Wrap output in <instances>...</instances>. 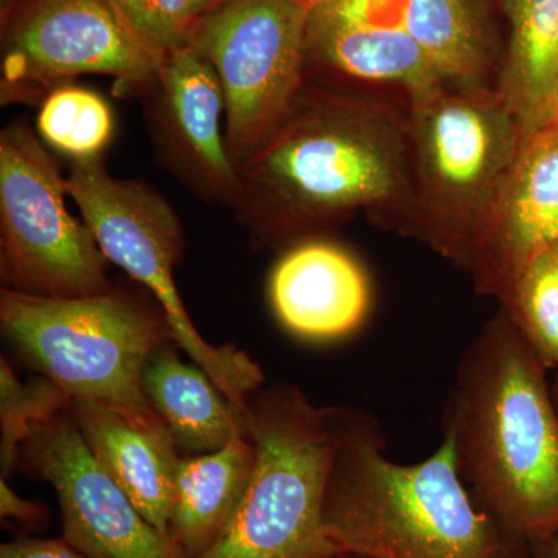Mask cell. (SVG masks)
<instances>
[{"instance_id": "6da1fadb", "label": "cell", "mask_w": 558, "mask_h": 558, "mask_svg": "<svg viewBox=\"0 0 558 558\" xmlns=\"http://www.w3.org/2000/svg\"><path fill=\"white\" fill-rule=\"evenodd\" d=\"M409 101L306 81L238 170L233 211L252 247L282 253L365 211L402 236L410 211Z\"/></svg>"}, {"instance_id": "7a4b0ae2", "label": "cell", "mask_w": 558, "mask_h": 558, "mask_svg": "<svg viewBox=\"0 0 558 558\" xmlns=\"http://www.w3.org/2000/svg\"><path fill=\"white\" fill-rule=\"evenodd\" d=\"M546 373L499 310L465 349L442 416L470 494L526 545L558 534V410Z\"/></svg>"}, {"instance_id": "3957f363", "label": "cell", "mask_w": 558, "mask_h": 558, "mask_svg": "<svg viewBox=\"0 0 558 558\" xmlns=\"http://www.w3.org/2000/svg\"><path fill=\"white\" fill-rule=\"evenodd\" d=\"M336 453L323 524L340 554L359 558H527L529 545L480 508L444 436L424 461L385 453L379 422L332 407Z\"/></svg>"}, {"instance_id": "277c9868", "label": "cell", "mask_w": 558, "mask_h": 558, "mask_svg": "<svg viewBox=\"0 0 558 558\" xmlns=\"http://www.w3.org/2000/svg\"><path fill=\"white\" fill-rule=\"evenodd\" d=\"M410 211L402 236L468 266L523 131L492 86L442 83L409 98Z\"/></svg>"}, {"instance_id": "5b68a950", "label": "cell", "mask_w": 558, "mask_h": 558, "mask_svg": "<svg viewBox=\"0 0 558 558\" xmlns=\"http://www.w3.org/2000/svg\"><path fill=\"white\" fill-rule=\"evenodd\" d=\"M0 329L27 365L72 400L102 403L145 424L163 422L143 391L150 354L174 341L156 300L117 288L81 299L2 288Z\"/></svg>"}, {"instance_id": "8992f818", "label": "cell", "mask_w": 558, "mask_h": 558, "mask_svg": "<svg viewBox=\"0 0 558 558\" xmlns=\"http://www.w3.org/2000/svg\"><path fill=\"white\" fill-rule=\"evenodd\" d=\"M255 469L233 519L197 558H336L323 524L336 453L332 410L299 387L264 385L245 402Z\"/></svg>"}, {"instance_id": "52a82bcc", "label": "cell", "mask_w": 558, "mask_h": 558, "mask_svg": "<svg viewBox=\"0 0 558 558\" xmlns=\"http://www.w3.org/2000/svg\"><path fill=\"white\" fill-rule=\"evenodd\" d=\"M68 194L109 263L126 271L159 303L180 351L231 402L244 405L250 395L266 385V376L245 349L209 343L190 318L174 279L185 234L170 202L142 180L112 178L102 157L70 161Z\"/></svg>"}, {"instance_id": "ba28073f", "label": "cell", "mask_w": 558, "mask_h": 558, "mask_svg": "<svg viewBox=\"0 0 558 558\" xmlns=\"http://www.w3.org/2000/svg\"><path fill=\"white\" fill-rule=\"evenodd\" d=\"M68 179L27 120L0 132L2 288L46 299L112 289L109 259L86 222L65 207Z\"/></svg>"}, {"instance_id": "9c48e42d", "label": "cell", "mask_w": 558, "mask_h": 558, "mask_svg": "<svg viewBox=\"0 0 558 558\" xmlns=\"http://www.w3.org/2000/svg\"><path fill=\"white\" fill-rule=\"evenodd\" d=\"M310 11L300 0H229L197 24L190 47L218 73L227 149L238 170L306 83Z\"/></svg>"}, {"instance_id": "30bf717a", "label": "cell", "mask_w": 558, "mask_h": 558, "mask_svg": "<svg viewBox=\"0 0 558 558\" xmlns=\"http://www.w3.org/2000/svg\"><path fill=\"white\" fill-rule=\"evenodd\" d=\"M165 58L124 22L112 0H16L2 13V105H40L80 75H108L142 94Z\"/></svg>"}, {"instance_id": "8fae6325", "label": "cell", "mask_w": 558, "mask_h": 558, "mask_svg": "<svg viewBox=\"0 0 558 558\" xmlns=\"http://www.w3.org/2000/svg\"><path fill=\"white\" fill-rule=\"evenodd\" d=\"M21 462L60 499L62 538L89 558H186L135 508L84 442L72 414L39 422Z\"/></svg>"}, {"instance_id": "7c38bea8", "label": "cell", "mask_w": 558, "mask_h": 558, "mask_svg": "<svg viewBox=\"0 0 558 558\" xmlns=\"http://www.w3.org/2000/svg\"><path fill=\"white\" fill-rule=\"evenodd\" d=\"M140 95L165 168L202 201L233 209L240 172L222 134L226 100L213 65L190 46L171 51Z\"/></svg>"}, {"instance_id": "4fadbf2b", "label": "cell", "mask_w": 558, "mask_h": 558, "mask_svg": "<svg viewBox=\"0 0 558 558\" xmlns=\"http://www.w3.org/2000/svg\"><path fill=\"white\" fill-rule=\"evenodd\" d=\"M377 0H325L306 28V81L409 98L442 83L398 20H380Z\"/></svg>"}, {"instance_id": "5bb4252c", "label": "cell", "mask_w": 558, "mask_h": 558, "mask_svg": "<svg viewBox=\"0 0 558 558\" xmlns=\"http://www.w3.org/2000/svg\"><path fill=\"white\" fill-rule=\"evenodd\" d=\"M556 247L558 117L523 138L464 271L480 295L499 301L535 256Z\"/></svg>"}, {"instance_id": "9a60e30c", "label": "cell", "mask_w": 558, "mask_h": 558, "mask_svg": "<svg viewBox=\"0 0 558 558\" xmlns=\"http://www.w3.org/2000/svg\"><path fill=\"white\" fill-rule=\"evenodd\" d=\"M267 292L282 329L310 343H330L357 332L373 301L365 267L328 238L284 250L271 269Z\"/></svg>"}, {"instance_id": "2e32d148", "label": "cell", "mask_w": 558, "mask_h": 558, "mask_svg": "<svg viewBox=\"0 0 558 558\" xmlns=\"http://www.w3.org/2000/svg\"><path fill=\"white\" fill-rule=\"evenodd\" d=\"M70 414L110 478L153 526L170 535L175 470L182 454L167 425L145 424L90 400H73Z\"/></svg>"}, {"instance_id": "e0dca14e", "label": "cell", "mask_w": 558, "mask_h": 558, "mask_svg": "<svg viewBox=\"0 0 558 558\" xmlns=\"http://www.w3.org/2000/svg\"><path fill=\"white\" fill-rule=\"evenodd\" d=\"M179 347L163 344L143 369V391L170 429L183 457L223 449L248 436L245 405L231 402L196 363L180 357Z\"/></svg>"}, {"instance_id": "ac0fdd59", "label": "cell", "mask_w": 558, "mask_h": 558, "mask_svg": "<svg viewBox=\"0 0 558 558\" xmlns=\"http://www.w3.org/2000/svg\"><path fill=\"white\" fill-rule=\"evenodd\" d=\"M502 57L495 89L523 138L558 117V0H498Z\"/></svg>"}, {"instance_id": "d6986e66", "label": "cell", "mask_w": 558, "mask_h": 558, "mask_svg": "<svg viewBox=\"0 0 558 558\" xmlns=\"http://www.w3.org/2000/svg\"><path fill=\"white\" fill-rule=\"evenodd\" d=\"M398 17L446 83L495 87L502 57L498 0H402Z\"/></svg>"}, {"instance_id": "ffe728a7", "label": "cell", "mask_w": 558, "mask_h": 558, "mask_svg": "<svg viewBox=\"0 0 558 558\" xmlns=\"http://www.w3.org/2000/svg\"><path fill=\"white\" fill-rule=\"evenodd\" d=\"M255 462L250 435L211 453L180 457L168 534L183 556L201 557L218 542L244 497Z\"/></svg>"}, {"instance_id": "44dd1931", "label": "cell", "mask_w": 558, "mask_h": 558, "mask_svg": "<svg viewBox=\"0 0 558 558\" xmlns=\"http://www.w3.org/2000/svg\"><path fill=\"white\" fill-rule=\"evenodd\" d=\"M36 130L49 148L70 161L102 157L113 137L112 108L97 92L68 83L50 92L38 113Z\"/></svg>"}, {"instance_id": "7402d4cb", "label": "cell", "mask_w": 558, "mask_h": 558, "mask_svg": "<svg viewBox=\"0 0 558 558\" xmlns=\"http://www.w3.org/2000/svg\"><path fill=\"white\" fill-rule=\"evenodd\" d=\"M499 303L539 363L558 371V247L535 256Z\"/></svg>"}, {"instance_id": "603a6c76", "label": "cell", "mask_w": 558, "mask_h": 558, "mask_svg": "<svg viewBox=\"0 0 558 558\" xmlns=\"http://www.w3.org/2000/svg\"><path fill=\"white\" fill-rule=\"evenodd\" d=\"M72 398L46 376L21 380L5 357L0 359V470L9 478L21 462V451L39 422L65 413Z\"/></svg>"}, {"instance_id": "cb8c5ba5", "label": "cell", "mask_w": 558, "mask_h": 558, "mask_svg": "<svg viewBox=\"0 0 558 558\" xmlns=\"http://www.w3.org/2000/svg\"><path fill=\"white\" fill-rule=\"evenodd\" d=\"M121 17L150 50L167 58L189 47L199 24L191 0H112Z\"/></svg>"}, {"instance_id": "d4e9b609", "label": "cell", "mask_w": 558, "mask_h": 558, "mask_svg": "<svg viewBox=\"0 0 558 558\" xmlns=\"http://www.w3.org/2000/svg\"><path fill=\"white\" fill-rule=\"evenodd\" d=\"M0 558H89L64 538H20L0 546Z\"/></svg>"}, {"instance_id": "484cf974", "label": "cell", "mask_w": 558, "mask_h": 558, "mask_svg": "<svg viewBox=\"0 0 558 558\" xmlns=\"http://www.w3.org/2000/svg\"><path fill=\"white\" fill-rule=\"evenodd\" d=\"M0 515L2 519H13L27 526H43L49 521V510L46 506L20 497L5 478L0 480Z\"/></svg>"}, {"instance_id": "4316f807", "label": "cell", "mask_w": 558, "mask_h": 558, "mask_svg": "<svg viewBox=\"0 0 558 558\" xmlns=\"http://www.w3.org/2000/svg\"><path fill=\"white\" fill-rule=\"evenodd\" d=\"M527 558H558V534L529 545Z\"/></svg>"}, {"instance_id": "83f0119b", "label": "cell", "mask_w": 558, "mask_h": 558, "mask_svg": "<svg viewBox=\"0 0 558 558\" xmlns=\"http://www.w3.org/2000/svg\"><path fill=\"white\" fill-rule=\"evenodd\" d=\"M191 2H193L197 16L202 20V17L207 16V14L213 13V11L226 5L229 0H191Z\"/></svg>"}, {"instance_id": "f1b7e54d", "label": "cell", "mask_w": 558, "mask_h": 558, "mask_svg": "<svg viewBox=\"0 0 558 558\" xmlns=\"http://www.w3.org/2000/svg\"><path fill=\"white\" fill-rule=\"evenodd\" d=\"M550 391H553L554 402H556V407L558 410V371H557L556 380H554L553 385H550Z\"/></svg>"}, {"instance_id": "f546056e", "label": "cell", "mask_w": 558, "mask_h": 558, "mask_svg": "<svg viewBox=\"0 0 558 558\" xmlns=\"http://www.w3.org/2000/svg\"><path fill=\"white\" fill-rule=\"evenodd\" d=\"M300 2L312 9V7L318 5V3L325 2V0H300Z\"/></svg>"}, {"instance_id": "4dcf8cb0", "label": "cell", "mask_w": 558, "mask_h": 558, "mask_svg": "<svg viewBox=\"0 0 558 558\" xmlns=\"http://www.w3.org/2000/svg\"><path fill=\"white\" fill-rule=\"evenodd\" d=\"M14 2H16V0H2V13L3 11L9 10Z\"/></svg>"}, {"instance_id": "1f68e13d", "label": "cell", "mask_w": 558, "mask_h": 558, "mask_svg": "<svg viewBox=\"0 0 558 558\" xmlns=\"http://www.w3.org/2000/svg\"><path fill=\"white\" fill-rule=\"evenodd\" d=\"M336 558H352L351 556H347V554H341V556H337Z\"/></svg>"}, {"instance_id": "d6a6232c", "label": "cell", "mask_w": 558, "mask_h": 558, "mask_svg": "<svg viewBox=\"0 0 558 558\" xmlns=\"http://www.w3.org/2000/svg\"><path fill=\"white\" fill-rule=\"evenodd\" d=\"M381 2H387V0H381Z\"/></svg>"}, {"instance_id": "836d02e7", "label": "cell", "mask_w": 558, "mask_h": 558, "mask_svg": "<svg viewBox=\"0 0 558 558\" xmlns=\"http://www.w3.org/2000/svg\"><path fill=\"white\" fill-rule=\"evenodd\" d=\"M352 558H359V557H352Z\"/></svg>"}]
</instances>
